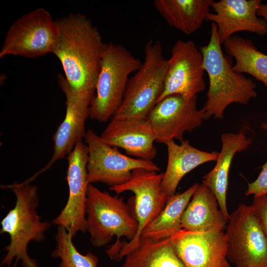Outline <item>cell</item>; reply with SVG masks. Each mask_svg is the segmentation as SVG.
<instances>
[{"instance_id": "obj_19", "label": "cell", "mask_w": 267, "mask_h": 267, "mask_svg": "<svg viewBox=\"0 0 267 267\" xmlns=\"http://www.w3.org/2000/svg\"><path fill=\"white\" fill-rule=\"evenodd\" d=\"M222 148L213 169L204 176L202 183L215 196L220 207L228 220L229 214L226 207V193L230 167L237 152L246 150L252 143L251 138L243 132L224 133L221 136Z\"/></svg>"}, {"instance_id": "obj_8", "label": "cell", "mask_w": 267, "mask_h": 267, "mask_svg": "<svg viewBox=\"0 0 267 267\" xmlns=\"http://www.w3.org/2000/svg\"><path fill=\"white\" fill-rule=\"evenodd\" d=\"M58 25L45 9L38 8L15 20L6 32L0 58L17 55L35 58L52 53Z\"/></svg>"}, {"instance_id": "obj_2", "label": "cell", "mask_w": 267, "mask_h": 267, "mask_svg": "<svg viewBox=\"0 0 267 267\" xmlns=\"http://www.w3.org/2000/svg\"><path fill=\"white\" fill-rule=\"evenodd\" d=\"M199 49L209 79L207 100L203 108L206 120L211 117L222 119L231 104H246L257 96L256 84L252 80L233 70L222 50L215 23H211L208 43Z\"/></svg>"}, {"instance_id": "obj_5", "label": "cell", "mask_w": 267, "mask_h": 267, "mask_svg": "<svg viewBox=\"0 0 267 267\" xmlns=\"http://www.w3.org/2000/svg\"><path fill=\"white\" fill-rule=\"evenodd\" d=\"M143 52L141 66L130 78L121 105L112 118L146 119L163 91L168 60L161 41L149 40Z\"/></svg>"}, {"instance_id": "obj_22", "label": "cell", "mask_w": 267, "mask_h": 267, "mask_svg": "<svg viewBox=\"0 0 267 267\" xmlns=\"http://www.w3.org/2000/svg\"><path fill=\"white\" fill-rule=\"evenodd\" d=\"M122 267H186L176 253L170 238L141 237L137 247L125 257Z\"/></svg>"}, {"instance_id": "obj_9", "label": "cell", "mask_w": 267, "mask_h": 267, "mask_svg": "<svg viewBox=\"0 0 267 267\" xmlns=\"http://www.w3.org/2000/svg\"><path fill=\"white\" fill-rule=\"evenodd\" d=\"M225 230L227 258L236 267H267V237L251 205L240 204Z\"/></svg>"}, {"instance_id": "obj_1", "label": "cell", "mask_w": 267, "mask_h": 267, "mask_svg": "<svg viewBox=\"0 0 267 267\" xmlns=\"http://www.w3.org/2000/svg\"><path fill=\"white\" fill-rule=\"evenodd\" d=\"M58 35L52 51L70 87L78 92L94 90L107 44L90 20L80 13L57 20Z\"/></svg>"}, {"instance_id": "obj_6", "label": "cell", "mask_w": 267, "mask_h": 267, "mask_svg": "<svg viewBox=\"0 0 267 267\" xmlns=\"http://www.w3.org/2000/svg\"><path fill=\"white\" fill-rule=\"evenodd\" d=\"M86 211L87 231L94 246L107 245L114 236L117 239L113 245H116L121 237L131 240L137 232V222L123 198L103 192L91 183L88 187Z\"/></svg>"}, {"instance_id": "obj_11", "label": "cell", "mask_w": 267, "mask_h": 267, "mask_svg": "<svg viewBox=\"0 0 267 267\" xmlns=\"http://www.w3.org/2000/svg\"><path fill=\"white\" fill-rule=\"evenodd\" d=\"M146 119L156 141L163 143L170 140L182 141L185 132H192L206 120L203 109H197V96L189 98L178 94L157 103Z\"/></svg>"}, {"instance_id": "obj_25", "label": "cell", "mask_w": 267, "mask_h": 267, "mask_svg": "<svg viewBox=\"0 0 267 267\" xmlns=\"http://www.w3.org/2000/svg\"><path fill=\"white\" fill-rule=\"evenodd\" d=\"M73 238L64 227L58 226L55 249L51 255L60 259L59 267H98V258L90 252L81 254L75 246Z\"/></svg>"}, {"instance_id": "obj_27", "label": "cell", "mask_w": 267, "mask_h": 267, "mask_svg": "<svg viewBox=\"0 0 267 267\" xmlns=\"http://www.w3.org/2000/svg\"><path fill=\"white\" fill-rule=\"evenodd\" d=\"M251 206L263 231L267 237V195L254 197Z\"/></svg>"}, {"instance_id": "obj_16", "label": "cell", "mask_w": 267, "mask_h": 267, "mask_svg": "<svg viewBox=\"0 0 267 267\" xmlns=\"http://www.w3.org/2000/svg\"><path fill=\"white\" fill-rule=\"evenodd\" d=\"M260 0H213L206 17L217 26L221 44L238 32L246 31L263 36L267 34V22L257 15Z\"/></svg>"}, {"instance_id": "obj_4", "label": "cell", "mask_w": 267, "mask_h": 267, "mask_svg": "<svg viewBox=\"0 0 267 267\" xmlns=\"http://www.w3.org/2000/svg\"><path fill=\"white\" fill-rule=\"evenodd\" d=\"M141 64L142 61L123 45L106 44L90 105V118L99 122L112 118L123 101L130 75Z\"/></svg>"}, {"instance_id": "obj_14", "label": "cell", "mask_w": 267, "mask_h": 267, "mask_svg": "<svg viewBox=\"0 0 267 267\" xmlns=\"http://www.w3.org/2000/svg\"><path fill=\"white\" fill-rule=\"evenodd\" d=\"M88 149L83 141L78 142L67 156L66 179L69 188L67 202L53 223L64 227L74 237L87 231L86 202L88 187Z\"/></svg>"}, {"instance_id": "obj_10", "label": "cell", "mask_w": 267, "mask_h": 267, "mask_svg": "<svg viewBox=\"0 0 267 267\" xmlns=\"http://www.w3.org/2000/svg\"><path fill=\"white\" fill-rule=\"evenodd\" d=\"M84 139L88 149L87 171L89 183L102 182L111 187L126 183L132 178L134 170L160 171L152 161L122 154L118 148L105 142L91 129L87 131Z\"/></svg>"}, {"instance_id": "obj_23", "label": "cell", "mask_w": 267, "mask_h": 267, "mask_svg": "<svg viewBox=\"0 0 267 267\" xmlns=\"http://www.w3.org/2000/svg\"><path fill=\"white\" fill-rule=\"evenodd\" d=\"M199 184L195 183L183 192L171 197L160 214L143 229L141 237L168 238L181 230L182 216Z\"/></svg>"}, {"instance_id": "obj_20", "label": "cell", "mask_w": 267, "mask_h": 267, "mask_svg": "<svg viewBox=\"0 0 267 267\" xmlns=\"http://www.w3.org/2000/svg\"><path fill=\"white\" fill-rule=\"evenodd\" d=\"M218 206L210 189L199 184L183 213L181 228L191 231H224L228 220Z\"/></svg>"}, {"instance_id": "obj_28", "label": "cell", "mask_w": 267, "mask_h": 267, "mask_svg": "<svg viewBox=\"0 0 267 267\" xmlns=\"http://www.w3.org/2000/svg\"><path fill=\"white\" fill-rule=\"evenodd\" d=\"M257 15L267 22V4H261L258 10Z\"/></svg>"}, {"instance_id": "obj_3", "label": "cell", "mask_w": 267, "mask_h": 267, "mask_svg": "<svg viewBox=\"0 0 267 267\" xmlns=\"http://www.w3.org/2000/svg\"><path fill=\"white\" fill-rule=\"evenodd\" d=\"M30 182L26 180L6 186L12 190L16 200L14 208L1 222L0 233H7L10 238L1 267H9L13 262L12 267H16L20 262L23 267H38L36 262L29 256L27 247L31 241H43L51 223L42 222L38 215L37 187Z\"/></svg>"}, {"instance_id": "obj_18", "label": "cell", "mask_w": 267, "mask_h": 267, "mask_svg": "<svg viewBox=\"0 0 267 267\" xmlns=\"http://www.w3.org/2000/svg\"><path fill=\"white\" fill-rule=\"evenodd\" d=\"M177 144L175 140L166 141L168 153L166 169L162 180V190L169 199L175 194L178 183L188 173L209 162L216 161L219 152L200 150L186 139Z\"/></svg>"}, {"instance_id": "obj_24", "label": "cell", "mask_w": 267, "mask_h": 267, "mask_svg": "<svg viewBox=\"0 0 267 267\" xmlns=\"http://www.w3.org/2000/svg\"><path fill=\"white\" fill-rule=\"evenodd\" d=\"M227 54L235 59L233 71L251 75L267 87V54L246 38L233 36L223 43Z\"/></svg>"}, {"instance_id": "obj_15", "label": "cell", "mask_w": 267, "mask_h": 267, "mask_svg": "<svg viewBox=\"0 0 267 267\" xmlns=\"http://www.w3.org/2000/svg\"><path fill=\"white\" fill-rule=\"evenodd\" d=\"M169 238L186 267H230L223 230L191 231L181 229Z\"/></svg>"}, {"instance_id": "obj_29", "label": "cell", "mask_w": 267, "mask_h": 267, "mask_svg": "<svg viewBox=\"0 0 267 267\" xmlns=\"http://www.w3.org/2000/svg\"><path fill=\"white\" fill-rule=\"evenodd\" d=\"M263 129L266 131L267 134V119L266 121L264 122L262 125Z\"/></svg>"}, {"instance_id": "obj_12", "label": "cell", "mask_w": 267, "mask_h": 267, "mask_svg": "<svg viewBox=\"0 0 267 267\" xmlns=\"http://www.w3.org/2000/svg\"><path fill=\"white\" fill-rule=\"evenodd\" d=\"M57 79L66 97L65 116L52 136L53 152L51 159L34 178L50 168L57 161L68 156L86 134L85 123L89 117L90 105L94 90L76 91L70 87L62 75L59 74Z\"/></svg>"}, {"instance_id": "obj_13", "label": "cell", "mask_w": 267, "mask_h": 267, "mask_svg": "<svg viewBox=\"0 0 267 267\" xmlns=\"http://www.w3.org/2000/svg\"><path fill=\"white\" fill-rule=\"evenodd\" d=\"M204 72L203 55L195 44L190 40L177 41L171 49L164 89L156 103L172 94L197 96L205 88Z\"/></svg>"}, {"instance_id": "obj_7", "label": "cell", "mask_w": 267, "mask_h": 267, "mask_svg": "<svg viewBox=\"0 0 267 267\" xmlns=\"http://www.w3.org/2000/svg\"><path fill=\"white\" fill-rule=\"evenodd\" d=\"M163 173L143 169L133 171L131 179L126 183L110 187L120 194L130 191L134 194L135 218L138 227L134 237L129 242H120L113 246L110 255L120 260L138 246L143 229L160 214L168 200L162 188Z\"/></svg>"}, {"instance_id": "obj_26", "label": "cell", "mask_w": 267, "mask_h": 267, "mask_svg": "<svg viewBox=\"0 0 267 267\" xmlns=\"http://www.w3.org/2000/svg\"><path fill=\"white\" fill-rule=\"evenodd\" d=\"M254 195V197L267 195V160L256 179L248 184L245 195Z\"/></svg>"}, {"instance_id": "obj_21", "label": "cell", "mask_w": 267, "mask_h": 267, "mask_svg": "<svg viewBox=\"0 0 267 267\" xmlns=\"http://www.w3.org/2000/svg\"><path fill=\"white\" fill-rule=\"evenodd\" d=\"M213 0H155L156 10L171 27L186 35L197 31L211 8Z\"/></svg>"}, {"instance_id": "obj_17", "label": "cell", "mask_w": 267, "mask_h": 267, "mask_svg": "<svg viewBox=\"0 0 267 267\" xmlns=\"http://www.w3.org/2000/svg\"><path fill=\"white\" fill-rule=\"evenodd\" d=\"M100 137L108 144L138 159L152 161L157 154L156 137L147 119L112 118Z\"/></svg>"}]
</instances>
